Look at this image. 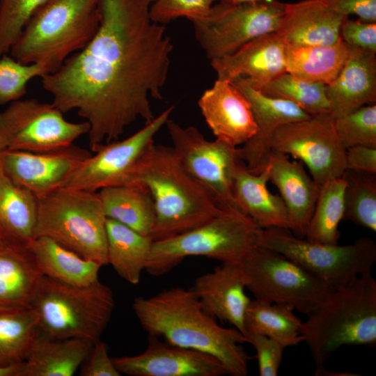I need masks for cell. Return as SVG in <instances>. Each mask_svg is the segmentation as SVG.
I'll return each instance as SVG.
<instances>
[{"instance_id":"4fadbf2b","label":"cell","mask_w":376,"mask_h":376,"mask_svg":"<svg viewBox=\"0 0 376 376\" xmlns=\"http://www.w3.org/2000/svg\"><path fill=\"white\" fill-rule=\"evenodd\" d=\"M173 109L174 106L169 107L128 137L101 145L62 187L97 191L107 187L132 185L139 166L155 145V135L166 125Z\"/></svg>"},{"instance_id":"3957f363","label":"cell","mask_w":376,"mask_h":376,"mask_svg":"<svg viewBox=\"0 0 376 376\" xmlns=\"http://www.w3.org/2000/svg\"><path fill=\"white\" fill-rule=\"evenodd\" d=\"M132 185L144 187L152 196L153 241L194 228L225 210L189 174L173 147L155 144L139 166Z\"/></svg>"},{"instance_id":"6da1fadb","label":"cell","mask_w":376,"mask_h":376,"mask_svg":"<svg viewBox=\"0 0 376 376\" xmlns=\"http://www.w3.org/2000/svg\"><path fill=\"white\" fill-rule=\"evenodd\" d=\"M152 1L100 0L92 40L40 77L54 106L64 113L76 110L89 124L93 152L137 119L152 121L150 97L163 98L173 45L165 26L150 19Z\"/></svg>"},{"instance_id":"8992f818","label":"cell","mask_w":376,"mask_h":376,"mask_svg":"<svg viewBox=\"0 0 376 376\" xmlns=\"http://www.w3.org/2000/svg\"><path fill=\"white\" fill-rule=\"evenodd\" d=\"M263 230L240 210H223L194 228L153 241L145 270L150 275L162 276L190 256L242 264L261 246Z\"/></svg>"},{"instance_id":"c3c4849f","label":"cell","mask_w":376,"mask_h":376,"mask_svg":"<svg viewBox=\"0 0 376 376\" xmlns=\"http://www.w3.org/2000/svg\"><path fill=\"white\" fill-rule=\"evenodd\" d=\"M12 245H19L14 243L0 226V249Z\"/></svg>"},{"instance_id":"b9f144b4","label":"cell","mask_w":376,"mask_h":376,"mask_svg":"<svg viewBox=\"0 0 376 376\" xmlns=\"http://www.w3.org/2000/svg\"><path fill=\"white\" fill-rule=\"evenodd\" d=\"M256 351L260 376H276L285 348L279 342L264 335L251 333L246 336Z\"/></svg>"},{"instance_id":"5bb4252c","label":"cell","mask_w":376,"mask_h":376,"mask_svg":"<svg viewBox=\"0 0 376 376\" xmlns=\"http://www.w3.org/2000/svg\"><path fill=\"white\" fill-rule=\"evenodd\" d=\"M165 125L173 148L189 174L221 208L238 210L233 194L234 175L241 160L238 147L217 139L207 140L196 127H182L173 120Z\"/></svg>"},{"instance_id":"7dc6e473","label":"cell","mask_w":376,"mask_h":376,"mask_svg":"<svg viewBox=\"0 0 376 376\" xmlns=\"http://www.w3.org/2000/svg\"><path fill=\"white\" fill-rule=\"evenodd\" d=\"M22 363L6 366H0V376H19Z\"/></svg>"},{"instance_id":"83f0119b","label":"cell","mask_w":376,"mask_h":376,"mask_svg":"<svg viewBox=\"0 0 376 376\" xmlns=\"http://www.w3.org/2000/svg\"><path fill=\"white\" fill-rule=\"evenodd\" d=\"M42 274L25 246L0 249V305L30 308Z\"/></svg>"},{"instance_id":"d6a6232c","label":"cell","mask_w":376,"mask_h":376,"mask_svg":"<svg viewBox=\"0 0 376 376\" xmlns=\"http://www.w3.org/2000/svg\"><path fill=\"white\" fill-rule=\"evenodd\" d=\"M288 305L251 300L245 314L246 338L255 333L267 336L285 347L303 342L302 321ZM247 343V342H246Z\"/></svg>"},{"instance_id":"30bf717a","label":"cell","mask_w":376,"mask_h":376,"mask_svg":"<svg viewBox=\"0 0 376 376\" xmlns=\"http://www.w3.org/2000/svg\"><path fill=\"white\" fill-rule=\"evenodd\" d=\"M255 299L288 305L306 315L334 290L283 255L260 246L242 263Z\"/></svg>"},{"instance_id":"bcb514c9","label":"cell","mask_w":376,"mask_h":376,"mask_svg":"<svg viewBox=\"0 0 376 376\" xmlns=\"http://www.w3.org/2000/svg\"><path fill=\"white\" fill-rule=\"evenodd\" d=\"M345 168L352 171L376 174V148L364 146L347 148Z\"/></svg>"},{"instance_id":"603a6c76","label":"cell","mask_w":376,"mask_h":376,"mask_svg":"<svg viewBox=\"0 0 376 376\" xmlns=\"http://www.w3.org/2000/svg\"><path fill=\"white\" fill-rule=\"evenodd\" d=\"M268 164L269 181L279 191L285 205L290 231L304 238L320 185L307 174L300 162L290 160L287 155L272 152Z\"/></svg>"},{"instance_id":"52a82bcc","label":"cell","mask_w":376,"mask_h":376,"mask_svg":"<svg viewBox=\"0 0 376 376\" xmlns=\"http://www.w3.org/2000/svg\"><path fill=\"white\" fill-rule=\"evenodd\" d=\"M114 306L111 290L99 280L78 286L42 276L30 308L42 334L95 343L106 329Z\"/></svg>"},{"instance_id":"484cf974","label":"cell","mask_w":376,"mask_h":376,"mask_svg":"<svg viewBox=\"0 0 376 376\" xmlns=\"http://www.w3.org/2000/svg\"><path fill=\"white\" fill-rule=\"evenodd\" d=\"M94 343L84 338H55L39 331L22 362L19 376H72Z\"/></svg>"},{"instance_id":"f35d334b","label":"cell","mask_w":376,"mask_h":376,"mask_svg":"<svg viewBox=\"0 0 376 376\" xmlns=\"http://www.w3.org/2000/svg\"><path fill=\"white\" fill-rule=\"evenodd\" d=\"M46 74L39 65L20 63L8 54L1 56L0 105L21 99L26 93L28 83Z\"/></svg>"},{"instance_id":"ffe728a7","label":"cell","mask_w":376,"mask_h":376,"mask_svg":"<svg viewBox=\"0 0 376 376\" xmlns=\"http://www.w3.org/2000/svg\"><path fill=\"white\" fill-rule=\"evenodd\" d=\"M204 119L217 139L238 147L256 132L249 102L231 81L217 79L198 100Z\"/></svg>"},{"instance_id":"ac0fdd59","label":"cell","mask_w":376,"mask_h":376,"mask_svg":"<svg viewBox=\"0 0 376 376\" xmlns=\"http://www.w3.org/2000/svg\"><path fill=\"white\" fill-rule=\"evenodd\" d=\"M250 104L256 124L255 134L237 148L240 159L253 173H259L268 165L272 153L271 139L280 126L306 119L311 115L296 104L268 96L251 86L243 78L233 81Z\"/></svg>"},{"instance_id":"cb8c5ba5","label":"cell","mask_w":376,"mask_h":376,"mask_svg":"<svg viewBox=\"0 0 376 376\" xmlns=\"http://www.w3.org/2000/svg\"><path fill=\"white\" fill-rule=\"evenodd\" d=\"M376 54L350 47L336 79L327 85L331 114L349 113L376 102Z\"/></svg>"},{"instance_id":"5b68a950","label":"cell","mask_w":376,"mask_h":376,"mask_svg":"<svg viewBox=\"0 0 376 376\" xmlns=\"http://www.w3.org/2000/svg\"><path fill=\"white\" fill-rule=\"evenodd\" d=\"M100 3V0H47L29 19L8 53L20 63L42 66L47 74L56 71L95 35Z\"/></svg>"},{"instance_id":"9a60e30c","label":"cell","mask_w":376,"mask_h":376,"mask_svg":"<svg viewBox=\"0 0 376 376\" xmlns=\"http://www.w3.org/2000/svg\"><path fill=\"white\" fill-rule=\"evenodd\" d=\"M272 152L301 161L320 185L341 177L345 168V148L340 142L331 113H320L279 127L271 139Z\"/></svg>"},{"instance_id":"d4e9b609","label":"cell","mask_w":376,"mask_h":376,"mask_svg":"<svg viewBox=\"0 0 376 376\" xmlns=\"http://www.w3.org/2000/svg\"><path fill=\"white\" fill-rule=\"evenodd\" d=\"M269 166L256 174L240 160L233 178V194L237 209L263 229L282 228L291 230L285 205L280 196L267 187Z\"/></svg>"},{"instance_id":"74e56055","label":"cell","mask_w":376,"mask_h":376,"mask_svg":"<svg viewBox=\"0 0 376 376\" xmlns=\"http://www.w3.org/2000/svg\"><path fill=\"white\" fill-rule=\"evenodd\" d=\"M336 134L347 148L364 146L376 148V104L364 105L338 117H334Z\"/></svg>"},{"instance_id":"7a4b0ae2","label":"cell","mask_w":376,"mask_h":376,"mask_svg":"<svg viewBox=\"0 0 376 376\" xmlns=\"http://www.w3.org/2000/svg\"><path fill=\"white\" fill-rule=\"evenodd\" d=\"M134 312L143 329L167 343L209 354L226 368L228 375L245 376L249 356L245 336L225 328L207 314L191 289L171 288L150 297H137Z\"/></svg>"},{"instance_id":"1f68e13d","label":"cell","mask_w":376,"mask_h":376,"mask_svg":"<svg viewBox=\"0 0 376 376\" xmlns=\"http://www.w3.org/2000/svg\"><path fill=\"white\" fill-rule=\"evenodd\" d=\"M37 214V197L0 168V226L14 243L26 246L34 238Z\"/></svg>"},{"instance_id":"ee69618b","label":"cell","mask_w":376,"mask_h":376,"mask_svg":"<svg viewBox=\"0 0 376 376\" xmlns=\"http://www.w3.org/2000/svg\"><path fill=\"white\" fill-rule=\"evenodd\" d=\"M81 376H120L112 358L109 355L107 344L98 340L82 363Z\"/></svg>"},{"instance_id":"d6986e66","label":"cell","mask_w":376,"mask_h":376,"mask_svg":"<svg viewBox=\"0 0 376 376\" xmlns=\"http://www.w3.org/2000/svg\"><path fill=\"white\" fill-rule=\"evenodd\" d=\"M190 289L207 314L229 323L246 338L245 314L251 300L245 292L246 279L242 264L223 263L196 278Z\"/></svg>"},{"instance_id":"277c9868","label":"cell","mask_w":376,"mask_h":376,"mask_svg":"<svg viewBox=\"0 0 376 376\" xmlns=\"http://www.w3.org/2000/svg\"><path fill=\"white\" fill-rule=\"evenodd\" d=\"M302 322L301 334L322 375L325 361L344 345L376 344V281L371 274L334 289Z\"/></svg>"},{"instance_id":"8fae6325","label":"cell","mask_w":376,"mask_h":376,"mask_svg":"<svg viewBox=\"0 0 376 376\" xmlns=\"http://www.w3.org/2000/svg\"><path fill=\"white\" fill-rule=\"evenodd\" d=\"M285 5L278 0L217 2L206 17L191 22L196 39L212 61L232 54L256 38L277 32Z\"/></svg>"},{"instance_id":"ba28073f","label":"cell","mask_w":376,"mask_h":376,"mask_svg":"<svg viewBox=\"0 0 376 376\" xmlns=\"http://www.w3.org/2000/svg\"><path fill=\"white\" fill-rule=\"evenodd\" d=\"M37 198L34 238L47 237L84 258L107 265V218L97 191L62 187Z\"/></svg>"},{"instance_id":"8d00e7d4","label":"cell","mask_w":376,"mask_h":376,"mask_svg":"<svg viewBox=\"0 0 376 376\" xmlns=\"http://www.w3.org/2000/svg\"><path fill=\"white\" fill-rule=\"evenodd\" d=\"M343 219L376 231V175L346 170Z\"/></svg>"},{"instance_id":"9c48e42d","label":"cell","mask_w":376,"mask_h":376,"mask_svg":"<svg viewBox=\"0 0 376 376\" xmlns=\"http://www.w3.org/2000/svg\"><path fill=\"white\" fill-rule=\"evenodd\" d=\"M261 246L292 260L333 289L371 274L376 262V244L368 237L347 245L319 244L274 227L263 229Z\"/></svg>"},{"instance_id":"2e32d148","label":"cell","mask_w":376,"mask_h":376,"mask_svg":"<svg viewBox=\"0 0 376 376\" xmlns=\"http://www.w3.org/2000/svg\"><path fill=\"white\" fill-rule=\"evenodd\" d=\"M91 154L75 144L45 152L3 149L0 168L12 181L39 198L61 187Z\"/></svg>"},{"instance_id":"7402d4cb","label":"cell","mask_w":376,"mask_h":376,"mask_svg":"<svg viewBox=\"0 0 376 376\" xmlns=\"http://www.w3.org/2000/svg\"><path fill=\"white\" fill-rule=\"evenodd\" d=\"M345 17L324 0L286 3L277 33L288 46L333 45L341 38L340 29Z\"/></svg>"},{"instance_id":"681fc988","label":"cell","mask_w":376,"mask_h":376,"mask_svg":"<svg viewBox=\"0 0 376 376\" xmlns=\"http://www.w3.org/2000/svg\"><path fill=\"white\" fill-rule=\"evenodd\" d=\"M217 2L228 4H235L241 3H248V2H258L264 1L267 0H215Z\"/></svg>"},{"instance_id":"4dcf8cb0","label":"cell","mask_w":376,"mask_h":376,"mask_svg":"<svg viewBox=\"0 0 376 376\" xmlns=\"http://www.w3.org/2000/svg\"><path fill=\"white\" fill-rule=\"evenodd\" d=\"M350 52L340 38L329 45H285L286 72L303 79L328 85L337 77Z\"/></svg>"},{"instance_id":"836d02e7","label":"cell","mask_w":376,"mask_h":376,"mask_svg":"<svg viewBox=\"0 0 376 376\" xmlns=\"http://www.w3.org/2000/svg\"><path fill=\"white\" fill-rule=\"evenodd\" d=\"M38 332L31 308L0 305V366L22 363Z\"/></svg>"},{"instance_id":"d590c367","label":"cell","mask_w":376,"mask_h":376,"mask_svg":"<svg viewBox=\"0 0 376 376\" xmlns=\"http://www.w3.org/2000/svg\"><path fill=\"white\" fill-rule=\"evenodd\" d=\"M255 88L268 96L290 101L311 116L331 113L327 85L303 79L288 72Z\"/></svg>"},{"instance_id":"f546056e","label":"cell","mask_w":376,"mask_h":376,"mask_svg":"<svg viewBox=\"0 0 376 376\" xmlns=\"http://www.w3.org/2000/svg\"><path fill=\"white\" fill-rule=\"evenodd\" d=\"M107 264L132 285L139 283L153 240L114 220L107 219Z\"/></svg>"},{"instance_id":"7c38bea8","label":"cell","mask_w":376,"mask_h":376,"mask_svg":"<svg viewBox=\"0 0 376 376\" xmlns=\"http://www.w3.org/2000/svg\"><path fill=\"white\" fill-rule=\"evenodd\" d=\"M52 103L17 100L0 112V139L8 150L45 152L68 147L88 134L86 122L67 120Z\"/></svg>"},{"instance_id":"e575fe53","label":"cell","mask_w":376,"mask_h":376,"mask_svg":"<svg viewBox=\"0 0 376 376\" xmlns=\"http://www.w3.org/2000/svg\"><path fill=\"white\" fill-rule=\"evenodd\" d=\"M346 181L341 177L320 186L313 214L305 239L319 244H337L340 236L338 227L345 212L344 195Z\"/></svg>"},{"instance_id":"e0dca14e","label":"cell","mask_w":376,"mask_h":376,"mask_svg":"<svg viewBox=\"0 0 376 376\" xmlns=\"http://www.w3.org/2000/svg\"><path fill=\"white\" fill-rule=\"evenodd\" d=\"M120 374L130 376H221L228 375L214 357L164 343L148 335L145 351L134 356L112 358Z\"/></svg>"},{"instance_id":"60d3db41","label":"cell","mask_w":376,"mask_h":376,"mask_svg":"<svg viewBox=\"0 0 376 376\" xmlns=\"http://www.w3.org/2000/svg\"><path fill=\"white\" fill-rule=\"evenodd\" d=\"M215 0H153L150 7L152 22L166 24L179 17L189 21L206 17Z\"/></svg>"},{"instance_id":"44dd1931","label":"cell","mask_w":376,"mask_h":376,"mask_svg":"<svg viewBox=\"0 0 376 376\" xmlns=\"http://www.w3.org/2000/svg\"><path fill=\"white\" fill-rule=\"evenodd\" d=\"M285 45L277 32L253 39L228 56L210 61L217 79L243 78L253 88L286 72Z\"/></svg>"},{"instance_id":"ab89813d","label":"cell","mask_w":376,"mask_h":376,"mask_svg":"<svg viewBox=\"0 0 376 376\" xmlns=\"http://www.w3.org/2000/svg\"><path fill=\"white\" fill-rule=\"evenodd\" d=\"M47 0H0V56L10 49L34 12Z\"/></svg>"},{"instance_id":"4316f807","label":"cell","mask_w":376,"mask_h":376,"mask_svg":"<svg viewBox=\"0 0 376 376\" xmlns=\"http://www.w3.org/2000/svg\"><path fill=\"white\" fill-rule=\"evenodd\" d=\"M26 247L44 276L78 286L88 285L99 280L101 265L80 256L47 237H36Z\"/></svg>"},{"instance_id":"f1b7e54d","label":"cell","mask_w":376,"mask_h":376,"mask_svg":"<svg viewBox=\"0 0 376 376\" xmlns=\"http://www.w3.org/2000/svg\"><path fill=\"white\" fill-rule=\"evenodd\" d=\"M104 214L134 230L151 237L155 212L149 191L139 185H124L97 191Z\"/></svg>"},{"instance_id":"f907efd6","label":"cell","mask_w":376,"mask_h":376,"mask_svg":"<svg viewBox=\"0 0 376 376\" xmlns=\"http://www.w3.org/2000/svg\"><path fill=\"white\" fill-rule=\"evenodd\" d=\"M3 149H5V148H4V146H3V145L2 142H1V139H0V151L2 150H3Z\"/></svg>"},{"instance_id":"7bdbcfd3","label":"cell","mask_w":376,"mask_h":376,"mask_svg":"<svg viewBox=\"0 0 376 376\" xmlns=\"http://www.w3.org/2000/svg\"><path fill=\"white\" fill-rule=\"evenodd\" d=\"M340 36L350 47L376 54V22L346 17L340 26Z\"/></svg>"},{"instance_id":"f6af8a7d","label":"cell","mask_w":376,"mask_h":376,"mask_svg":"<svg viewBox=\"0 0 376 376\" xmlns=\"http://www.w3.org/2000/svg\"><path fill=\"white\" fill-rule=\"evenodd\" d=\"M336 12L349 17L356 15L359 19L376 22V0H324Z\"/></svg>"}]
</instances>
